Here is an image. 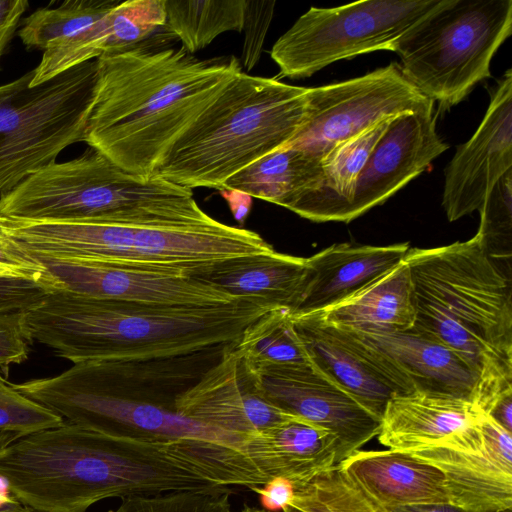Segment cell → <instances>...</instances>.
Segmentation results:
<instances>
[{"mask_svg":"<svg viewBox=\"0 0 512 512\" xmlns=\"http://www.w3.org/2000/svg\"><path fill=\"white\" fill-rule=\"evenodd\" d=\"M163 40L96 59L84 140L143 178L153 177L177 140L242 72L234 56L201 60Z\"/></svg>","mask_w":512,"mask_h":512,"instance_id":"obj_1","label":"cell"},{"mask_svg":"<svg viewBox=\"0 0 512 512\" xmlns=\"http://www.w3.org/2000/svg\"><path fill=\"white\" fill-rule=\"evenodd\" d=\"M192 475L181 439L114 435L67 422L20 438L0 432V478L35 512H86L107 498L183 491Z\"/></svg>","mask_w":512,"mask_h":512,"instance_id":"obj_2","label":"cell"},{"mask_svg":"<svg viewBox=\"0 0 512 512\" xmlns=\"http://www.w3.org/2000/svg\"><path fill=\"white\" fill-rule=\"evenodd\" d=\"M271 308L249 299L172 307L44 290L23 319L30 343H40L75 364L170 357L234 342Z\"/></svg>","mask_w":512,"mask_h":512,"instance_id":"obj_3","label":"cell"},{"mask_svg":"<svg viewBox=\"0 0 512 512\" xmlns=\"http://www.w3.org/2000/svg\"><path fill=\"white\" fill-rule=\"evenodd\" d=\"M411 328L454 351L476 374L473 404L487 413L512 390L511 273L477 237L434 248H410Z\"/></svg>","mask_w":512,"mask_h":512,"instance_id":"obj_4","label":"cell"},{"mask_svg":"<svg viewBox=\"0 0 512 512\" xmlns=\"http://www.w3.org/2000/svg\"><path fill=\"white\" fill-rule=\"evenodd\" d=\"M227 344L170 357L84 361L55 376L10 384L65 422L85 429L240 446V439L190 420L176 409L178 397L220 360Z\"/></svg>","mask_w":512,"mask_h":512,"instance_id":"obj_5","label":"cell"},{"mask_svg":"<svg viewBox=\"0 0 512 512\" xmlns=\"http://www.w3.org/2000/svg\"><path fill=\"white\" fill-rule=\"evenodd\" d=\"M307 87L240 72L172 146L153 176L192 190L287 146L301 129Z\"/></svg>","mask_w":512,"mask_h":512,"instance_id":"obj_6","label":"cell"},{"mask_svg":"<svg viewBox=\"0 0 512 512\" xmlns=\"http://www.w3.org/2000/svg\"><path fill=\"white\" fill-rule=\"evenodd\" d=\"M4 233L33 258L102 262L188 275L212 263L272 252L258 233L201 222H31L2 217Z\"/></svg>","mask_w":512,"mask_h":512,"instance_id":"obj_7","label":"cell"},{"mask_svg":"<svg viewBox=\"0 0 512 512\" xmlns=\"http://www.w3.org/2000/svg\"><path fill=\"white\" fill-rule=\"evenodd\" d=\"M0 216L31 222H201L192 190L128 173L90 148L52 162L0 196Z\"/></svg>","mask_w":512,"mask_h":512,"instance_id":"obj_8","label":"cell"},{"mask_svg":"<svg viewBox=\"0 0 512 512\" xmlns=\"http://www.w3.org/2000/svg\"><path fill=\"white\" fill-rule=\"evenodd\" d=\"M512 33V0H442L393 44L403 75L441 111L490 77Z\"/></svg>","mask_w":512,"mask_h":512,"instance_id":"obj_9","label":"cell"},{"mask_svg":"<svg viewBox=\"0 0 512 512\" xmlns=\"http://www.w3.org/2000/svg\"><path fill=\"white\" fill-rule=\"evenodd\" d=\"M96 77L95 59L40 85L33 70L0 85V196L84 142Z\"/></svg>","mask_w":512,"mask_h":512,"instance_id":"obj_10","label":"cell"},{"mask_svg":"<svg viewBox=\"0 0 512 512\" xmlns=\"http://www.w3.org/2000/svg\"><path fill=\"white\" fill-rule=\"evenodd\" d=\"M442 0H365L311 7L274 43L270 56L283 77H310L342 59L389 50Z\"/></svg>","mask_w":512,"mask_h":512,"instance_id":"obj_11","label":"cell"},{"mask_svg":"<svg viewBox=\"0 0 512 512\" xmlns=\"http://www.w3.org/2000/svg\"><path fill=\"white\" fill-rule=\"evenodd\" d=\"M432 101L391 62L363 76L307 89L304 123L287 145L322 160L340 143L380 121L416 111Z\"/></svg>","mask_w":512,"mask_h":512,"instance_id":"obj_12","label":"cell"},{"mask_svg":"<svg viewBox=\"0 0 512 512\" xmlns=\"http://www.w3.org/2000/svg\"><path fill=\"white\" fill-rule=\"evenodd\" d=\"M409 453L443 472L450 504L469 512L511 511V432L488 414L441 445Z\"/></svg>","mask_w":512,"mask_h":512,"instance_id":"obj_13","label":"cell"},{"mask_svg":"<svg viewBox=\"0 0 512 512\" xmlns=\"http://www.w3.org/2000/svg\"><path fill=\"white\" fill-rule=\"evenodd\" d=\"M33 259L44 268V290H66L93 298L172 307L219 306L241 299L181 271Z\"/></svg>","mask_w":512,"mask_h":512,"instance_id":"obj_14","label":"cell"},{"mask_svg":"<svg viewBox=\"0 0 512 512\" xmlns=\"http://www.w3.org/2000/svg\"><path fill=\"white\" fill-rule=\"evenodd\" d=\"M292 318L310 364L380 420L393 396L416 391L393 360L353 331L319 313Z\"/></svg>","mask_w":512,"mask_h":512,"instance_id":"obj_15","label":"cell"},{"mask_svg":"<svg viewBox=\"0 0 512 512\" xmlns=\"http://www.w3.org/2000/svg\"><path fill=\"white\" fill-rule=\"evenodd\" d=\"M254 372L271 403L336 438L338 463L378 435L381 420L311 364L268 366Z\"/></svg>","mask_w":512,"mask_h":512,"instance_id":"obj_16","label":"cell"},{"mask_svg":"<svg viewBox=\"0 0 512 512\" xmlns=\"http://www.w3.org/2000/svg\"><path fill=\"white\" fill-rule=\"evenodd\" d=\"M176 409L182 416L241 442L249 435L299 418L265 397L236 341L228 343L220 360L178 397Z\"/></svg>","mask_w":512,"mask_h":512,"instance_id":"obj_17","label":"cell"},{"mask_svg":"<svg viewBox=\"0 0 512 512\" xmlns=\"http://www.w3.org/2000/svg\"><path fill=\"white\" fill-rule=\"evenodd\" d=\"M512 169V70L491 92L473 136L445 168L442 206L449 221L479 211L495 183Z\"/></svg>","mask_w":512,"mask_h":512,"instance_id":"obj_18","label":"cell"},{"mask_svg":"<svg viewBox=\"0 0 512 512\" xmlns=\"http://www.w3.org/2000/svg\"><path fill=\"white\" fill-rule=\"evenodd\" d=\"M434 105L391 119L358 175L340 222L385 202L449 148L436 131Z\"/></svg>","mask_w":512,"mask_h":512,"instance_id":"obj_19","label":"cell"},{"mask_svg":"<svg viewBox=\"0 0 512 512\" xmlns=\"http://www.w3.org/2000/svg\"><path fill=\"white\" fill-rule=\"evenodd\" d=\"M410 246L334 244L306 258V274L292 317L328 309L350 297L405 258Z\"/></svg>","mask_w":512,"mask_h":512,"instance_id":"obj_20","label":"cell"},{"mask_svg":"<svg viewBox=\"0 0 512 512\" xmlns=\"http://www.w3.org/2000/svg\"><path fill=\"white\" fill-rule=\"evenodd\" d=\"M337 467L383 508L449 503L443 472L409 452L360 449Z\"/></svg>","mask_w":512,"mask_h":512,"instance_id":"obj_21","label":"cell"},{"mask_svg":"<svg viewBox=\"0 0 512 512\" xmlns=\"http://www.w3.org/2000/svg\"><path fill=\"white\" fill-rule=\"evenodd\" d=\"M165 22V0L120 1L88 29L44 51L37 74L49 80L102 55L132 49L164 28Z\"/></svg>","mask_w":512,"mask_h":512,"instance_id":"obj_22","label":"cell"},{"mask_svg":"<svg viewBox=\"0 0 512 512\" xmlns=\"http://www.w3.org/2000/svg\"><path fill=\"white\" fill-rule=\"evenodd\" d=\"M268 479L283 477L300 487L338 464V442L327 430L301 418L247 436L240 444Z\"/></svg>","mask_w":512,"mask_h":512,"instance_id":"obj_23","label":"cell"},{"mask_svg":"<svg viewBox=\"0 0 512 512\" xmlns=\"http://www.w3.org/2000/svg\"><path fill=\"white\" fill-rule=\"evenodd\" d=\"M481 412L466 399L415 391L386 404L378 440L390 450L410 452L441 445L475 423Z\"/></svg>","mask_w":512,"mask_h":512,"instance_id":"obj_24","label":"cell"},{"mask_svg":"<svg viewBox=\"0 0 512 512\" xmlns=\"http://www.w3.org/2000/svg\"><path fill=\"white\" fill-rule=\"evenodd\" d=\"M348 330L370 342L393 360L411 380L416 391L454 396L473 403L477 376L450 348L412 329Z\"/></svg>","mask_w":512,"mask_h":512,"instance_id":"obj_25","label":"cell"},{"mask_svg":"<svg viewBox=\"0 0 512 512\" xmlns=\"http://www.w3.org/2000/svg\"><path fill=\"white\" fill-rule=\"evenodd\" d=\"M306 274V258L275 250L218 261L189 274L241 299L259 301L291 310Z\"/></svg>","mask_w":512,"mask_h":512,"instance_id":"obj_26","label":"cell"},{"mask_svg":"<svg viewBox=\"0 0 512 512\" xmlns=\"http://www.w3.org/2000/svg\"><path fill=\"white\" fill-rule=\"evenodd\" d=\"M328 323L356 331H405L415 320L404 260L342 302L319 312Z\"/></svg>","mask_w":512,"mask_h":512,"instance_id":"obj_27","label":"cell"},{"mask_svg":"<svg viewBox=\"0 0 512 512\" xmlns=\"http://www.w3.org/2000/svg\"><path fill=\"white\" fill-rule=\"evenodd\" d=\"M323 181L322 160L296 147L275 150L231 176L222 189L238 190L288 210Z\"/></svg>","mask_w":512,"mask_h":512,"instance_id":"obj_28","label":"cell"},{"mask_svg":"<svg viewBox=\"0 0 512 512\" xmlns=\"http://www.w3.org/2000/svg\"><path fill=\"white\" fill-rule=\"evenodd\" d=\"M246 0H165V30L190 54L218 35L242 32Z\"/></svg>","mask_w":512,"mask_h":512,"instance_id":"obj_29","label":"cell"},{"mask_svg":"<svg viewBox=\"0 0 512 512\" xmlns=\"http://www.w3.org/2000/svg\"><path fill=\"white\" fill-rule=\"evenodd\" d=\"M236 347L257 371L268 366L310 364L288 308L274 307L248 325Z\"/></svg>","mask_w":512,"mask_h":512,"instance_id":"obj_30","label":"cell"},{"mask_svg":"<svg viewBox=\"0 0 512 512\" xmlns=\"http://www.w3.org/2000/svg\"><path fill=\"white\" fill-rule=\"evenodd\" d=\"M119 2L67 0L53 8H39L24 19L18 35L26 47L46 51L91 27Z\"/></svg>","mask_w":512,"mask_h":512,"instance_id":"obj_31","label":"cell"},{"mask_svg":"<svg viewBox=\"0 0 512 512\" xmlns=\"http://www.w3.org/2000/svg\"><path fill=\"white\" fill-rule=\"evenodd\" d=\"M290 504L304 512H386L355 486L337 465L295 488Z\"/></svg>","mask_w":512,"mask_h":512,"instance_id":"obj_32","label":"cell"},{"mask_svg":"<svg viewBox=\"0 0 512 512\" xmlns=\"http://www.w3.org/2000/svg\"><path fill=\"white\" fill-rule=\"evenodd\" d=\"M480 212L475 236L485 253L501 268L511 272L512 256V169L494 185Z\"/></svg>","mask_w":512,"mask_h":512,"instance_id":"obj_33","label":"cell"},{"mask_svg":"<svg viewBox=\"0 0 512 512\" xmlns=\"http://www.w3.org/2000/svg\"><path fill=\"white\" fill-rule=\"evenodd\" d=\"M232 489L173 491L122 499L110 512H232Z\"/></svg>","mask_w":512,"mask_h":512,"instance_id":"obj_34","label":"cell"},{"mask_svg":"<svg viewBox=\"0 0 512 512\" xmlns=\"http://www.w3.org/2000/svg\"><path fill=\"white\" fill-rule=\"evenodd\" d=\"M64 422L62 417L13 388L0 373V432L20 438Z\"/></svg>","mask_w":512,"mask_h":512,"instance_id":"obj_35","label":"cell"},{"mask_svg":"<svg viewBox=\"0 0 512 512\" xmlns=\"http://www.w3.org/2000/svg\"><path fill=\"white\" fill-rule=\"evenodd\" d=\"M275 1L246 0L243 29L244 44L242 50L243 65L247 71L258 63L264 39L273 18Z\"/></svg>","mask_w":512,"mask_h":512,"instance_id":"obj_36","label":"cell"},{"mask_svg":"<svg viewBox=\"0 0 512 512\" xmlns=\"http://www.w3.org/2000/svg\"><path fill=\"white\" fill-rule=\"evenodd\" d=\"M24 311H0V369L5 373L11 365L25 361L29 354Z\"/></svg>","mask_w":512,"mask_h":512,"instance_id":"obj_37","label":"cell"},{"mask_svg":"<svg viewBox=\"0 0 512 512\" xmlns=\"http://www.w3.org/2000/svg\"><path fill=\"white\" fill-rule=\"evenodd\" d=\"M43 292V287L34 281L0 278V311L26 310Z\"/></svg>","mask_w":512,"mask_h":512,"instance_id":"obj_38","label":"cell"},{"mask_svg":"<svg viewBox=\"0 0 512 512\" xmlns=\"http://www.w3.org/2000/svg\"><path fill=\"white\" fill-rule=\"evenodd\" d=\"M260 497L261 505L267 512H281L293 500L295 488L291 481L274 477L265 484L252 489Z\"/></svg>","mask_w":512,"mask_h":512,"instance_id":"obj_39","label":"cell"},{"mask_svg":"<svg viewBox=\"0 0 512 512\" xmlns=\"http://www.w3.org/2000/svg\"><path fill=\"white\" fill-rule=\"evenodd\" d=\"M28 6L26 0H0V59Z\"/></svg>","mask_w":512,"mask_h":512,"instance_id":"obj_40","label":"cell"},{"mask_svg":"<svg viewBox=\"0 0 512 512\" xmlns=\"http://www.w3.org/2000/svg\"><path fill=\"white\" fill-rule=\"evenodd\" d=\"M219 191L220 195L228 203L234 218L239 223H244L253 204L252 197L238 190L220 189Z\"/></svg>","mask_w":512,"mask_h":512,"instance_id":"obj_41","label":"cell"},{"mask_svg":"<svg viewBox=\"0 0 512 512\" xmlns=\"http://www.w3.org/2000/svg\"><path fill=\"white\" fill-rule=\"evenodd\" d=\"M486 414L512 433V390L500 395Z\"/></svg>","mask_w":512,"mask_h":512,"instance_id":"obj_42","label":"cell"},{"mask_svg":"<svg viewBox=\"0 0 512 512\" xmlns=\"http://www.w3.org/2000/svg\"><path fill=\"white\" fill-rule=\"evenodd\" d=\"M386 512H469L450 503H427L384 508Z\"/></svg>","mask_w":512,"mask_h":512,"instance_id":"obj_43","label":"cell"},{"mask_svg":"<svg viewBox=\"0 0 512 512\" xmlns=\"http://www.w3.org/2000/svg\"><path fill=\"white\" fill-rule=\"evenodd\" d=\"M26 508L11 494L5 481L0 478V512H19Z\"/></svg>","mask_w":512,"mask_h":512,"instance_id":"obj_44","label":"cell"},{"mask_svg":"<svg viewBox=\"0 0 512 512\" xmlns=\"http://www.w3.org/2000/svg\"><path fill=\"white\" fill-rule=\"evenodd\" d=\"M281 512H304L293 505H288Z\"/></svg>","mask_w":512,"mask_h":512,"instance_id":"obj_45","label":"cell"},{"mask_svg":"<svg viewBox=\"0 0 512 512\" xmlns=\"http://www.w3.org/2000/svg\"><path fill=\"white\" fill-rule=\"evenodd\" d=\"M19 512H35V511H33V510L29 509V508H26V509H24L22 511H19Z\"/></svg>","mask_w":512,"mask_h":512,"instance_id":"obj_46","label":"cell"},{"mask_svg":"<svg viewBox=\"0 0 512 512\" xmlns=\"http://www.w3.org/2000/svg\"><path fill=\"white\" fill-rule=\"evenodd\" d=\"M506 512H511V511H506Z\"/></svg>","mask_w":512,"mask_h":512,"instance_id":"obj_47","label":"cell"}]
</instances>
